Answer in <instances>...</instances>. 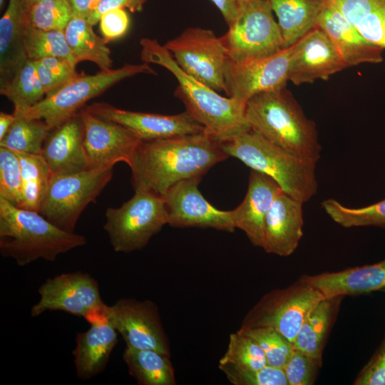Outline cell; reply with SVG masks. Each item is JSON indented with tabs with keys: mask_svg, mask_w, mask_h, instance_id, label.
I'll return each instance as SVG.
<instances>
[{
	"mask_svg": "<svg viewBox=\"0 0 385 385\" xmlns=\"http://www.w3.org/2000/svg\"><path fill=\"white\" fill-rule=\"evenodd\" d=\"M229 155L208 132L141 140L128 164L135 190L163 195L176 183L202 178Z\"/></svg>",
	"mask_w": 385,
	"mask_h": 385,
	"instance_id": "obj_1",
	"label": "cell"
},
{
	"mask_svg": "<svg viewBox=\"0 0 385 385\" xmlns=\"http://www.w3.org/2000/svg\"><path fill=\"white\" fill-rule=\"evenodd\" d=\"M140 46L141 61L160 66L174 76L178 81L174 96L215 139L224 143L251 130L245 117L246 103L222 96L188 75L156 39L143 38Z\"/></svg>",
	"mask_w": 385,
	"mask_h": 385,
	"instance_id": "obj_2",
	"label": "cell"
},
{
	"mask_svg": "<svg viewBox=\"0 0 385 385\" xmlns=\"http://www.w3.org/2000/svg\"><path fill=\"white\" fill-rule=\"evenodd\" d=\"M86 238L61 230L38 212L16 207L0 196V253L20 267L84 246Z\"/></svg>",
	"mask_w": 385,
	"mask_h": 385,
	"instance_id": "obj_3",
	"label": "cell"
},
{
	"mask_svg": "<svg viewBox=\"0 0 385 385\" xmlns=\"http://www.w3.org/2000/svg\"><path fill=\"white\" fill-rule=\"evenodd\" d=\"M285 88L261 93L248 100L247 121L252 130L276 145L319 160L322 148L315 124Z\"/></svg>",
	"mask_w": 385,
	"mask_h": 385,
	"instance_id": "obj_4",
	"label": "cell"
},
{
	"mask_svg": "<svg viewBox=\"0 0 385 385\" xmlns=\"http://www.w3.org/2000/svg\"><path fill=\"white\" fill-rule=\"evenodd\" d=\"M222 145L229 156L270 176L292 197L304 203L316 194L315 169L319 160L290 153L252 130Z\"/></svg>",
	"mask_w": 385,
	"mask_h": 385,
	"instance_id": "obj_5",
	"label": "cell"
},
{
	"mask_svg": "<svg viewBox=\"0 0 385 385\" xmlns=\"http://www.w3.org/2000/svg\"><path fill=\"white\" fill-rule=\"evenodd\" d=\"M139 74L156 75L157 73L150 64L144 62L126 63L107 71L100 70L93 75L81 73L34 106L13 113L29 119H42L52 129L77 113L91 99L120 81Z\"/></svg>",
	"mask_w": 385,
	"mask_h": 385,
	"instance_id": "obj_6",
	"label": "cell"
},
{
	"mask_svg": "<svg viewBox=\"0 0 385 385\" xmlns=\"http://www.w3.org/2000/svg\"><path fill=\"white\" fill-rule=\"evenodd\" d=\"M103 225L115 252L129 253L145 247L150 240L168 224L162 195L144 190L119 207H108Z\"/></svg>",
	"mask_w": 385,
	"mask_h": 385,
	"instance_id": "obj_7",
	"label": "cell"
},
{
	"mask_svg": "<svg viewBox=\"0 0 385 385\" xmlns=\"http://www.w3.org/2000/svg\"><path fill=\"white\" fill-rule=\"evenodd\" d=\"M113 166L90 168L66 175H53L39 213L58 227L69 232L85 208L96 201L113 176Z\"/></svg>",
	"mask_w": 385,
	"mask_h": 385,
	"instance_id": "obj_8",
	"label": "cell"
},
{
	"mask_svg": "<svg viewBox=\"0 0 385 385\" xmlns=\"http://www.w3.org/2000/svg\"><path fill=\"white\" fill-rule=\"evenodd\" d=\"M220 38L228 60L234 62L268 56L284 48L267 0H243L238 16Z\"/></svg>",
	"mask_w": 385,
	"mask_h": 385,
	"instance_id": "obj_9",
	"label": "cell"
},
{
	"mask_svg": "<svg viewBox=\"0 0 385 385\" xmlns=\"http://www.w3.org/2000/svg\"><path fill=\"white\" fill-rule=\"evenodd\" d=\"M324 298L319 289L301 277L263 296L246 314L240 329L270 327L293 344L309 312Z\"/></svg>",
	"mask_w": 385,
	"mask_h": 385,
	"instance_id": "obj_10",
	"label": "cell"
},
{
	"mask_svg": "<svg viewBox=\"0 0 385 385\" xmlns=\"http://www.w3.org/2000/svg\"><path fill=\"white\" fill-rule=\"evenodd\" d=\"M164 46L188 75L218 93L225 91L228 58L221 38L212 30L189 27Z\"/></svg>",
	"mask_w": 385,
	"mask_h": 385,
	"instance_id": "obj_11",
	"label": "cell"
},
{
	"mask_svg": "<svg viewBox=\"0 0 385 385\" xmlns=\"http://www.w3.org/2000/svg\"><path fill=\"white\" fill-rule=\"evenodd\" d=\"M290 53L291 46L265 57L240 62L227 59V96L247 103L259 93L284 88L289 81Z\"/></svg>",
	"mask_w": 385,
	"mask_h": 385,
	"instance_id": "obj_12",
	"label": "cell"
},
{
	"mask_svg": "<svg viewBox=\"0 0 385 385\" xmlns=\"http://www.w3.org/2000/svg\"><path fill=\"white\" fill-rule=\"evenodd\" d=\"M106 314L126 346L170 356L169 341L153 302L121 298L107 305Z\"/></svg>",
	"mask_w": 385,
	"mask_h": 385,
	"instance_id": "obj_13",
	"label": "cell"
},
{
	"mask_svg": "<svg viewBox=\"0 0 385 385\" xmlns=\"http://www.w3.org/2000/svg\"><path fill=\"white\" fill-rule=\"evenodd\" d=\"M38 293L39 300L31 308L32 317L47 311H62L84 318L93 309L106 304L98 281L81 271L48 278L38 287Z\"/></svg>",
	"mask_w": 385,
	"mask_h": 385,
	"instance_id": "obj_14",
	"label": "cell"
},
{
	"mask_svg": "<svg viewBox=\"0 0 385 385\" xmlns=\"http://www.w3.org/2000/svg\"><path fill=\"white\" fill-rule=\"evenodd\" d=\"M202 178L180 180L162 195L168 224L173 227L213 228L233 232L236 229L234 212L213 207L198 189Z\"/></svg>",
	"mask_w": 385,
	"mask_h": 385,
	"instance_id": "obj_15",
	"label": "cell"
},
{
	"mask_svg": "<svg viewBox=\"0 0 385 385\" xmlns=\"http://www.w3.org/2000/svg\"><path fill=\"white\" fill-rule=\"evenodd\" d=\"M84 108L99 118L127 128L141 140L207 132L187 111L175 115H163L124 110L104 102H95Z\"/></svg>",
	"mask_w": 385,
	"mask_h": 385,
	"instance_id": "obj_16",
	"label": "cell"
},
{
	"mask_svg": "<svg viewBox=\"0 0 385 385\" xmlns=\"http://www.w3.org/2000/svg\"><path fill=\"white\" fill-rule=\"evenodd\" d=\"M84 125V147L91 168L128 165L141 142L131 130L119 123L103 119L84 107L79 111Z\"/></svg>",
	"mask_w": 385,
	"mask_h": 385,
	"instance_id": "obj_17",
	"label": "cell"
},
{
	"mask_svg": "<svg viewBox=\"0 0 385 385\" xmlns=\"http://www.w3.org/2000/svg\"><path fill=\"white\" fill-rule=\"evenodd\" d=\"M346 68L331 39L318 27L291 46L289 81L294 85L327 80Z\"/></svg>",
	"mask_w": 385,
	"mask_h": 385,
	"instance_id": "obj_18",
	"label": "cell"
},
{
	"mask_svg": "<svg viewBox=\"0 0 385 385\" xmlns=\"http://www.w3.org/2000/svg\"><path fill=\"white\" fill-rule=\"evenodd\" d=\"M41 155L53 175L91 168L84 147V125L79 111L51 129L43 143Z\"/></svg>",
	"mask_w": 385,
	"mask_h": 385,
	"instance_id": "obj_19",
	"label": "cell"
},
{
	"mask_svg": "<svg viewBox=\"0 0 385 385\" xmlns=\"http://www.w3.org/2000/svg\"><path fill=\"white\" fill-rule=\"evenodd\" d=\"M303 202L282 192L274 201L264 225L261 247L281 257L291 255L303 235Z\"/></svg>",
	"mask_w": 385,
	"mask_h": 385,
	"instance_id": "obj_20",
	"label": "cell"
},
{
	"mask_svg": "<svg viewBox=\"0 0 385 385\" xmlns=\"http://www.w3.org/2000/svg\"><path fill=\"white\" fill-rule=\"evenodd\" d=\"M317 27L331 39L346 67L383 61L384 50L364 38L332 0H328Z\"/></svg>",
	"mask_w": 385,
	"mask_h": 385,
	"instance_id": "obj_21",
	"label": "cell"
},
{
	"mask_svg": "<svg viewBox=\"0 0 385 385\" xmlns=\"http://www.w3.org/2000/svg\"><path fill=\"white\" fill-rule=\"evenodd\" d=\"M282 192L270 176L251 170L246 195L233 212L236 228L242 230L254 246L261 247L266 216Z\"/></svg>",
	"mask_w": 385,
	"mask_h": 385,
	"instance_id": "obj_22",
	"label": "cell"
},
{
	"mask_svg": "<svg viewBox=\"0 0 385 385\" xmlns=\"http://www.w3.org/2000/svg\"><path fill=\"white\" fill-rule=\"evenodd\" d=\"M118 334L108 316L91 323L86 331L76 334L72 354L78 379L88 380L105 370L118 344Z\"/></svg>",
	"mask_w": 385,
	"mask_h": 385,
	"instance_id": "obj_23",
	"label": "cell"
},
{
	"mask_svg": "<svg viewBox=\"0 0 385 385\" xmlns=\"http://www.w3.org/2000/svg\"><path fill=\"white\" fill-rule=\"evenodd\" d=\"M302 277L319 289L325 297L383 291L385 289V259L372 265Z\"/></svg>",
	"mask_w": 385,
	"mask_h": 385,
	"instance_id": "obj_24",
	"label": "cell"
},
{
	"mask_svg": "<svg viewBox=\"0 0 385 385\" xmlns=\"http://www.w3.org/2000/svg\"><path fill=\"white\" fill-rule=\"evenodd\" d=\"M27 26L24 0H9L0 19V88L29 60L25 49Z\"/></svg>",
	"mask_w": 385,
	"mask_h": 385,
	"instance_id": "obj_25",
	"label": "cell"
},
{
	"mask_svg": "<svg viewBox=\"0 0 385 385\" xmlns=\"http://www.w3.org/2000/svg\"><path fill=\"white\" fill-rule=\"evenodd\" d=\"M277 17L284 48L317 27L328 0H267Z\"/></svg>",
	"mask_w": 385,
	"mask_h": 385,
	"instance_id": "obj_26",
	"label": "cell"
},
{
	"mask_svg": "<svg viewBox=\"0 0 385 385\" xmlns=\"http://www.w3.org/2000/svg\"><path fill=\"white\" fill-rule=\"evenodd\" d=\"M93 26L85 19L73 17L64 30L68 45L77 63L91 61L101 71L112 69L111 51L107 46L108 41L97 35Z\"/></svg>",
	"mask_w": 385,
	"mask_h": 385,
	"instance_id": "obj_27",
	"label": "cell"
},
{
	"mask_svg": "<svg viewBox=\"0 0 385 385\" xmlns=\"http://www.w3.org/2000/svg\"><path fill=\"white\" fill-rule=\"evenodd\" d=\"M342 297H325L309 312L294 341L295 349L322 360L325 338Z\"/></svg>",
	"mask_w": 385,
	"mask_h": 385,
	"instance_id": "obj_28",
	"label": "cell"
},
{
	"mask_svg": "<svg viewBox=\"0 0 385 385\" xmlns=\"http://www.w3.org/2000/svg\"><path fill=\"white\" fill-rule=\"evenodd\" d=\"M123 359L129 374L139 385H175L174 369L170 356L153 349L126 346Z\"/></svg>",
	"mask_w": 385,
	"mask_h": 385,
	"instance_id": "obj_29",
	"label": "cell"
},
{
	"mask_svg": "<svg viewBox=\"0 0 385 385\" xmlns=\"http://www.w3.org/2000/svg\"><path fill=\"white\" fill-rule=\"evenodd\" d=\"M370 43L385 50V0H332Z\"/></svg>",
	"mask_w": 385,
	"mask_h": 385,
	"instance_id": "obj_30",
	"label": "cell"
},
{
	"mask_svg": "<svg viewBox=\"0 0 385 385\" xmlns=\"http://www.w3.org/2000/svg\"><path fill=\"white\" fill-rule=\"evenodd\" d=\"M16 154L22 178V201L19 207L39 212L53 177L52 173L41 155Z\"/></svg>",
	"mask_w": 385,
	"mask_h": 385,
	"instance_id": "obj_31",
	"label": "cell"
},
{
	"mask_svg": "<svg viewBox=\"0 0 385 385\" xmlns=\"http://www.w3.org/2000/svg\"><path fill=\"white\" fill-rule=\"evenodd\" d=\"M16 117L4 138L0 140V147L16 153L41 155L43 143L51 128L42 119Z\"/></svg>",
	"mask_w": 385,
	"mask_h": 385,
	"instance_id": "obj_32",
	"label": "cell"
},
{
	"mask_svg": "<svg viewBox=\"0 0 385 385\" xmlns=\"http://www.w3.org/2000/svg\"><path fill=\"white\" fill-rule=\"evenodd\" d=\"M0 93L13 103L14 113L24 111L41 101L46 96V93L34 62L28 60L11 81L0 88Z\"/></svg>",
	"mask_w": 385,
	"mask_h": 385,
	"instance_id": "obj_33",
	"label": "cell"
},
{
	"mask_svg": "<svg viewBox=\"0 0 385 385\" xmlns=\"http://www.w3.org/2000/svg\"><path fill=\"white\" fill-rule=\"evenodd\" d=\"M25 49L29 60L62 58L76 68L77 63L68 45L64 31L41 30L27 26Z\"/></svg>",
	"mask_w": 385,
	"mask_h": 385,
	"instance_id": "obj_34",
	"label": "cell"
},
{
	"mask_svg": "<svg viewBox=\"0 0 385 385\" xmlns=\"http://www.w3.org/2000/svg\"><path fill=\"white\" fill-rule=\"evenodd\" d=\"M330 218L343 227L375 226L385 228V199L369 206L348 207L333 198L322 202Z\"/></svg>",
	"mask_w": 385,
	"mask_h": 385,
	"instance_id": "obj_35",
	"label": "cell"
},
{
	"mask_svg": "<svg viewBox=\"0 0 385 385\" xmlns=\"http://www.w3.org/2000/svg\"><path fill=\"white\" fill-rule=\"evenodd\" d=\"M25 11L27 24L41 30L64 31L73 18L67 0H41Z\"/></svg>",
	"mask_w": 385,
	"mask_h": 385,
	"instance_id": "obj_36",
	"label": "cell"
},
{
	"mask_svg": "<svg viewBox=\"0 0 385 385\" xmlns=\"http://www.w3.org/2000/svg\"><path fill=\"white\" fill-rule=\"evenodd\" d=\"M240 332L252 337L262 348L267 365L284 368L294 349L285 337L270 327L240 329Z\"/></svg>",
	"mask_w": 385,
	"mask_h": 385,
	"instance_id": "obj_37",
	"label": "cell"
},
{
	"mask_svg": "<svg viewBox=\"0 0 385 385\" xmlns=\"http://www.w3.org/2000/svg\"><path fill=\"white\" fill-rule=\"evenodd\" d=\"M225 362L250 369H258L267 365L260 345L239 330L230 335L227 349L219 361V363Z\"/></svg>",
	"mask_w": 385,
	"mask_h": 385,
	"instance_id": "obj_38",
	"label": "cell"
},
{
	"mask_svg": "<svg viewBox=\"0 0 385 385\" xmlns=\"http://www.w3.org/2000/svg\"><path fill=\"white\" fill-rule=\"evenodd\" d=\"M219 369L234 385H288L282 368L266 365L258 369L240 367L232 363H219Z\"/></svg>",
	"mask_w": 385,
	"mask_h": 385,
	"instance_id": "obj_39",
	"label": "cell"
},
{
	"mask_svg": "<svg viewBox=\"0 0 385 385\" xmlns=\"http://www.w3.org/2000/svg\"><path fill=\"white\" fill-rule=\"evenodd\" d=\"M0 196L16 207L22 201V178L16 152L0 147Z\"/></svg>",
	"mask_w": 385,
	"mask_h": 385,
	"instance_id": "obj_40",
	"label": "cell"
},
{
	"mask_svg": "<svg viewBox=\"0 0 385 385\" xmlns=\"http://www.w3.org/2000/svg\"><path fill=\"white\" fill-rule=\"evenodd\" d=\"M33 61L46 96L79 74L76 67L62 58L48 57Z\"/></svg>",
	"mask_w": 385,
	"mask_h": 385,
	"instance_id": "obj_41",
	"label": "cell"
},
{
	"mask_svg": "<svg viewBox=\"0 0 385 385\" xmlns=\"http://www.w3.org/2000/svg\"><path fill=\"white\" fill-rule=\"evenodd\" d=\"M321 361L294 348L283 368L288 385L313 384Z\"/></svg>",
	"mask_w": 385,
	"mask_h": 385,
	"instance_id": "obj_42",
	"label": "cell"
},
{
	"mask_svg": "<svg viewBox=\"0 0 385 385\" xmlns=\"http://www.w3.org/2000/svg\"><path fill=\"white\" fill-rule=\"evenodd\" d=\"M354 385H385V336L367 364L359 373Z\"/></svg>",
	"mask_w": 385,
	"mask_h": 385,
	"instance_id": "obj_43",
	"label": "cell"
},
{
	"mask_svg": "<svg viewBox=\"0 0 385 385\" xmlns=\"http://www.w3.org/2000/svg\"><path fill=\"white\" fill-rule=\"evenodd\" d=\"M103 37L108 42L123 37L130 26V18L124 9L106 11L99 19Z\"/></svg>",
	"mask_w": 385,
	"mask_h": 385,
	"instance_id": "obj_44",
	"label": "cell"
},
{
	"mask_svg": "<svg viewBox=\"0 0 385 385\" xmlns=\"http://www.w3.org/2000/svg\"><path fill=\"white\" fill-rule=\"evenodd\" d=\"M147 0H101L96 11L87 20L91 24L95 26L101 16L106 11L114 9H127L131 12H138L142 10Z\"/></svg>",
	"mask_w": 385,
	"mask_h": 385,
	"instance_id": "obj_45",
	"label": "cell"
},
{
	"mask_svg": "<svg viewBox=\"0 0 385 385\" xmlns=\"http://www.w3.org/2000/svg\"><path fill=\"white\" fill-rule=\"evenodd\" d=\"M221 12L225 22L229 26L238 16L243 0H211Z\"/></svg>",
	"mask_w": 385,
	"mask_h": 385,
	"instance_id": "obj_46",
	"label": "cell"
},
{
	"mask_svg": "<svg viewBox=\"0 0 385 385\" xmlns=\"http://www.w3.org/2000/svg\"><path fill=\"white\" fill-rule=\"evenodd\" d=\"M73 17L88 20L96 11L101 0H67Z\"/></svg>",
	"mask_w": 385,
	"mask_h": 385,
	"instance_id": "obj_47",
	"label": "cell"
},
{
	"mask_svg": "<svg viewBox=\"0 0 385 385\" xmlns=\"http://www.w3.org/2000/svg\"><path fill=\"white\" fill-rule=\"evenodd\" d=\"M16 115L14 113H6L0 112V140L4 138L12 123L16 120Z\"/></svg>",
	"mask_w": 385,
	"mask_h": 385,
	"instance_id": "obj_48",
	"label": "cell"
},
{
	"mask_svg": "<svg viewBox=\"0 0 385 385\" xmlns=\"http://www.w3.org/2000/svg\"><path fill=\"white\" fill-rule=\"evenodd\" d=\"M41 1V0H24V5L25 7V9H28L30 6L32 4Z\"/></svg>",
	"mask_w": 385,
	"mask_h": 385,
	"instance_id": "obj_49",
	"label": "cell"
},
{
	"mask_svg": "<svg viewBox=\"0 0 385 385\" xmlns=\"http://www.w3.org/2000/svg\"><path fill=\"white\" fill-rule=\"evenodd\" d=\"M4 0H0V8L2 9V6L4 5Z\"/></svg>",
	"mask_w": 385,
	"mask_h": 385,
	"instance_id": "obj_50",
	"label": "cell"
},
{
	"mask_svg": "<svg viewBox=\"0 0 385 385\" xmlns=\"http://www.w3.org/2000/svg\"><path fill=\"white\" fill-rule=\"evenodd\" d=\"M382 292H385V289H384Z\"/></svg>",
	"mask_w": 385,
	"mask_h": 385,
	"instance_id": "obj_51",
	"label": "cell"
}]
</instances>
